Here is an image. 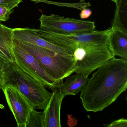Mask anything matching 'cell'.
Segmentation results:
<instances>
[{"label": "cell", "instance_id": "1", "mask_svg": "<svg viewBox=\"0 0 127 127\" xmlns=\"http://www.w3.org/2000/svg\"><path fill=\"white\" fill-rule=\"evenodd\" d=\"M81 91L87 111H102L116 100L127 88V60L111 59L97 69Z\"/></svg>", "mask_w": 127, "mask_h": 127}, {"label": "cell", "instance_id": "2", "mask_svg": "<svg viewBox=\"0 0 127 127\" xmlns=\"http://www.w3.org/2000/svg\"><path fill=\"white\" fill-rule=\"evenodd\" d=\"M110 28L103 31L94 30L79 34L62 35L42 29H31L32 31L47 41L72 52L81 47L89 53L107 62L115 57L109 42Z\"/></svg>", "mask_w": 127, "mask_h": 127}, {"label": "cell", "instance_id": "3", "mask_svg": "<svg viewBox=\"0 0 127 127\" xmlns=\"http://www.w3.org/2000/svg\"><path fill=\"white\" fill-rule=\"evenodd\" d=\"M3 85L17 90L35 109L44 110L52 95V93L43 84L24 71L15 62L9 64L5 72L2 87Z\"/></svg>", "mask_w": 127, "mask_h": 127}, {"label": "cell", "instance_id": "4", "mask_svg": "<svg viewBox=\"0 0 127 127\" xmlns=\"http://www.w3.org/2000/svg\"><path fill=\"white\" fill-rule=\"evenodd\" d=\"M17 42L34 56L47 73L56 81H63L75 72V62L72 55H61L30 43Z\"/></svg>", "mask_w": 127, "mask_h": 127}, {"label": "cell", "instance_id": "5", "mask_svg": "<svg viewBox=\"0 0 127 127\" xmlns=\"http://www.w3.org/2000/svg\"><path fill=\"white\" fill-rule=\"evenodd\" d=\"M40 29L62 35L79 34L90 33L95 30V23L57 15H42L39 18Z\"/></svg>", "mask_w": 127, "mask_h": 127}, {"label": "cell", "instance_id": "6", "mask_svg": "<svg viewBox=\"0 0 127 127\" xmlns=\"http://www.w3.org/2000/svg\"><path fill=\"white\" fill-rule=\"evenodd\" d=\"M14 41L15 62L24 71L42 83L46 87L53 91L61 88L63 81H56L44 69L34 56Z\"/></svg>", "mask_w": 127, "mask_h": 127}, {"label": "cell", "instance_id": "7", "mask_svg": "<svg viewBox=\"0 0 127 127\" xmlns=\"http://www.w3.org/2000/svg\"><path fill=\"white\" fill-rule=\"evenodd\" d=\"M7 104L13 113L18 127H26L29 115L33 108L28 99L17 90L9 85L2 89Z\"/></svg>", "mask_w": 127, "mask_h": 127}, {"label": "cell", "instance_id": "8", "mask_svg": "<svg viewBox=\"0 0 127 127\" xmlns=\"http://www.w3.org/2000/svg\"><path fill=\"white\" fill-rule=\"evenodd\" d=\"M13 39L17 42L30 43L61 55H72L69 50L55 45L44 40L32 32L30 28L14 29Z\"/></svg>", "mask_w": 127, "mask_h": 127}, {"label": "cell", "instance_id": "9", "mask_svg": "<svg viewBox=\"0 0 127 127\" xmlns=\"http://www.w3.org/2000/svg\"><path fill=\"white\" fill-rule=\"evenodd\" d=\"M65 96L61 88L53 91L46 108L44 110V127H61V109Z\"/></svg>", "mask_w": 127, "mask_h": 127}, {"label": "cell", "instance_id": "10", "mask_svg": "<svg viewBox=\"0 0 127 127\" xmlns=\"http://www.w3.org/2000/svg\"><path fill=\"white\" fill-rule=\"evenodd\" d=\"M14 29L0 24V59L10 63H14L15 61Z\"/></svg>", "mask_w": 127, "mask_h": 127}, {"label": "cell", "instance_id": "11", "mask_svg": "<svg viewBox=\"0 0 127 127\" xmlns=\"http://www.w3.org/2000/svg\"><path fill=\"white\" fill-rule=\"evenodd\" d=\"M109 42L115 56L127 59V34L116 27L110 28Z\"/></svg>", "mask_w": 127, "mask_h": 127}, {"label": "cell", "instance_id": "12", "mask_svg": "<svg viewBox=\"0 0 127 127\" xmlns=\"http://www.w3.org/2000/svg\"><path fill=\"white\" fill-rule=\"evenodd\" d=\"M70 75L67 77L61 87L62 94L64 96L75 95L81 92L87 83L89 76L82 73Z\"/></svg>", "mask_w": 127, "mask_h": 127}, {"label": "cell", "instance_id": "13", "mask_svg": "<svg viewBox=\"0 0 127 127\" xmlns=\"http://www.w3.org/2000/svg\"><path fill=\"white\" fill-rule=\"evenodd\" d=\"M116 4L111 27L118 28L127 34V0H120Z\"/></svg>", "mask_w": 127, "mask_h": 127}, {"label": "cell", "instance_id": "14", "mask_svg": "<svg viewBox=\"0 0 127 127\" xmlns=\"http://www.w3.org/2000/svg\"><path fill=\"white\" fill-rule=\"evenodd\" d=\"M26 127H44L43 111L38 112L32 108L29 115Z\"/></svg>", "mask_w": 127, "mask_h": 127}, {"label": "cell", "instance_id": "15", "mask_svg": "<svg viewBox=\"0 0 127 127\" xmlns=\"http://www.w3.org/2000/svg\"><path fill=\"white\" fill-rule=\"evenodd\" d=\"M22 0H0V7H4L11 10L18 7Z\"/></svg>", "mask_w": 127, "mask_h": 127}, {"label": "cell", "instance_id": "16", "mask_svg": "<svg viewBox=\"0 0 127 127\" xmlns=\"http://www.w3.org/2000/svg\"><path fill=\"white\" fill-rule=\"evenodd\" d=\"M12 10L4 7H0V21H6L13 13Z\"/></svg>", "mask_w": 127, "mask_h": 127}, {"label": "cell", "instance_id": "17", "mask_svg": "<svg viewBox=\"0 0 127 127\" xmlns=\"http://www.w3.org/2000/svg\"><path fill=\"white\" fill-rule=\"evenodd\" d=\"M104 126L107 127H127V120L124 118L117 120Z\"/></svg>", "mask_w": 127, "mask_h": 127}, {"label": "cell", "instance_id": "18", "mask_svg": "<svg viewBox=\"0 0 127 127\" xmlns=\"http://www.w3.org/2000/svg\"><path fill=\"white\" fill-rule=\"evenodd\" d=\"M11 63H9L5 61L0 59V81H1L2 86L3 76L8 66Z\"/></svg>", "mask_w": 127, "mask_h": 127}, {"label": "cell", "instance_id": "19", "mask_svg": "<svg viewBox=\"0 0 127 127\" xmlns=\"http://www.w3.org/2000/svg\"><path fill=\"white\" fill-rule=\"evenodd\" d=\"M92 14V11L91 10L85 8L81 10L80 14V17L81 19H87L90 17Z\"/></svg>", "mask_w": 127, "mask_h": 127}, {"label": "cell", "instance_id": "20", "mask_svg": "<svg viewBox=\"0 0 127 127\" xmlns=\"http://www.w3.org/2000/svg\"><path fill=\"white\" fill-rule=\"evenodd\" d=\"M31 0L34 1V2L36 3H37L41 2H45V1H47L46 0Z\"/></svg>", "mask_w": 127, "mask_h": 127}, {"label": "cell", "instance_id": "21", "mask_svg": "<svg viewBox=\"0 0 127 127\" xmlns=\"http://www.w3.org/2000/svg\"><path fill=\"white\" fill-rule=\"evenodd\" d=\"M111 1H113L115 3H117V2H119L120 0H111Z\"/></svg>", "mask_w": 127, "mask_h": 127}, {"label": "cell", "instance_id": "22", "mask_svg": "<svg viewBox=\"0 0 127 127\" xmlns=\"http://www.w3.org/2000/svg\"><path fill=\"white\" fill-rule=\"evenodd\" d=\"M1 89H2V87L1 86H0V90H1Z\"/></svg>", "mask_w": 127, "mask_h": 127}, {"label": "cell", "instance_id": "23", "mask_svg": "<svg viewBox=\"0 0 127 127\" xmlns=\"http://www.w3.org/2000/svg\"><path fill=\"white\" fill-rule=\"evenodd\" d=\"M1 24L0 23V24Z\"/></svg>", "mask_w": 127, "mask_h": 127}]
</instances>
